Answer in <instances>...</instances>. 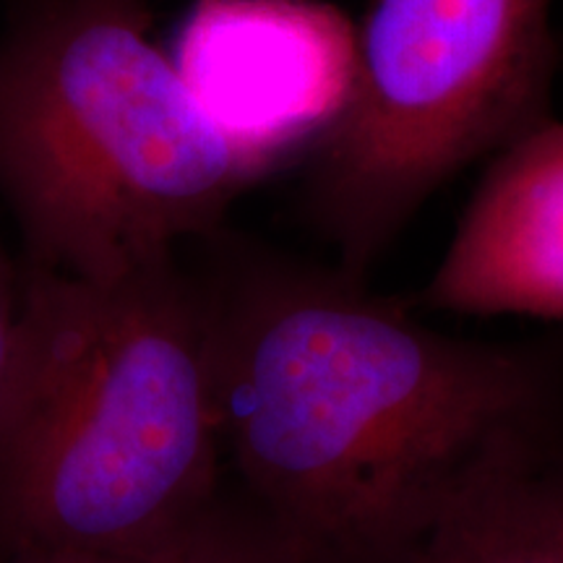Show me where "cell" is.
<instances>
[{
  "mask_svg": "<svg viewBox=\"0 0 563 563\" xmlns=\"http://www.w3.org/2000/svg\"><path fill=\"white\" fill-rule=\"evenodd\" d=\"M553 0H368L340 108L302 154L300 209L365 274L431 196L551 118Z\"/></svg>",
  "mask_w": 563,
  "mask_h": 563,
  "instance_id": "obj_4",
  "label": "cell"
},
{
  "mask_svg": "<svg viewBox=\"0 0 563 563\" xmlns=\"http://www.w3.org/2000/svg\"><path fill=\"white\" fill-rule=\"evenodd\" d=\"M402 563H563V477L543 441L493 462Z\"/></svg>",
  "mask_w": 563,
  "mask_h": 563,
  "instance_id": "obj_7",
  "label": "cell"
},
{
  "mask_svg": "<svg viewBox=\"0 0 563 563\" xmlns=\"http://www.w3.org/2000/svg\"><path fill=\"white\" fill-rule=\"evenodd\" d=\"M201 274L21 266L0 389V553H136L224 493Z\"/></svg>",
  "mask_w": 563,
  "mask_h": 563,
  "instance_id": "obj_2",
  "label": "cell"
},
{
  "mask_svg": "<svg viewBox=\"0 0 563 563\" xmlns=\"http://www.w3.org/2000/svg\"><path fill=\"white\" fill-rule=\"evenodd\" d=\"M0 563H306L249 504L224 496L201 522L136 553H0Z\"/></svg>",
  "mask_w": 563,
  "mask_h": 563,
  "instance_id": "obj_8",
  "label": "cell"
},
{
  "mask_svg": "<svg viewBox=\"0 0 563 563\" xmlns=\"http://www.w3.org/2000/svg\"><path fill=\"white\" fill-rule=\"evenodd\" d=\"M235 139L302 159L352 70V26L316 0H199L170 55Z\"/></svg>",
  "mask_w": 563,
  "mask_h": 563,
  "instance_id": "obj_5",
  "label": "cell"
},
{
  "mask_svg": "<svg viewBox=\"0 0 563 563\" xmlns=\"http://www.w3.org/2000/svg\"><path fill=\"white\" fill-rule=\"evenodd\" d=\"M298 162L211 121L146 0H24L0 37V196L24 264L110 277L170 256Z\"/></svg>",
  "mask_w": 563,
  "mask_h": 563,
  "instance_id": "obj_3",
  "label": "cell"
},
{
  "mask_svg": "<svg viewBox=\"0 0 563 563\" xmlns=\"http://www.w3.org/2000/svg\"><path fill=\"white\" fill-rule=\"evenodd\" d=\"M21 306V266L13 264V258L5 253L0 243V389L5 382V368L13 347V334H16Z\"/></svg>",
  "mask_w": 563,
  "mask_h": 563,
  "instance_id": "obj_9",
  "label": "cell"
},
{
  "mask_svg": "<svg viewBox=\"0 0 563 563\" xmlns=\"http://www.w3.org/2000/svg\"><path fill=\"white\" fill-rule=\"evenodd\" d=\"M203 243L224 467L306 563H402L493 462L543 441V352L439 332L340 266Z\"/></svg>",
  "mask_w": 563,
  "mask_h": 563,
  "instance_id": "obj_1",
  "label": "cell"
},
{
  "mask_svg": "<svg viewBox=\"0 0 563 563\" xmlns=\"http://www.w3.org/2000/svg\"><path fill=\"white\" fill-rule=\"evenodd\" d=\"M420 302L462 316L563 321V123L548 118L493 157Z\"/></svg>",
  "mask_w": 563,
  "mask_h": 563,
  "instance_id": "obj_6",
  "label": "cell"
}]
</instances>
